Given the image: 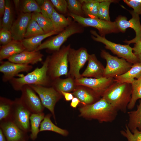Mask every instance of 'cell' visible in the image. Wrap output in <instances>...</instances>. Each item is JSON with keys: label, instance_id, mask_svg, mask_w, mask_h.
<instances>
[{"label": "cell", "instance_id": "obj_48", "mask_svg": "<svg viewBox=\"0 0 141 141\" xmlns=\"http://www.w3.org/2000/svg\"><path fill=\"white\" fill-rule=\"evenodd\" d=\"M14 3L16 9H17L19 6L20 1L19 0H14L13 1Z\"/></svg>", "mask_w": 141, "mask_h": 141}, {"label": "cell", "instance_id": "obj_44", "mask_svg": "<svg viewBox=\"0 0 141 141\" xmlns=\"http://www.w3.org/2000/svg\"><path fill=\"white\" fill-rule=\"evenodd\" d=\"M61 93L64 96L66 100L67 101L72 100L74 97L73 94L69 92L61 91Z\"/></svg>", "mask_w": 141, "mask_h": 141}, {"label": "cell", "instance_id": "obj_28", "mask_svg": "<svg viewBox=\"0 0 141 141\" xmlns=\"http://www.w3.org/2000/svg\"><path fill=\"white\" fill-rule=\"evenodd\" d=\"M128 119L127 126L131 131L137 129L141 130V100L136 110L128 113Z\"/></svg>", "mask_w": 141, "mask_h": 141}, {"label": "cell", "instance_id": "obj_20", "mask_svg": "<svg viewBox=\"0 0 141 141\" xmlns=\"http://www.w3.org/2000/svg\"><path fill=\"white\" fill-rule=\"evenodd\" d=\"M72 94L84 105L92 104L99 100L101 97L90 88L82 85H77Z\"/></svg>", "mask_w": 141, "mask_h": 141}, {"label": "cell", "instance_id": "obj_41", "mask_svg": "<svg viewBox=\"0 0 141 141\" xmlns=\"http://www.w3.org/2000/svg\"><path fill=\"white\" fill-rule=\"evenodd\" d=\"M50 1L54 6L60 13L66 14L67 12L68 3L65 0H51Z\"/></svg>", "mask_w": 141, "mask_h": 141}, {"label": "cell", "instance_id": "obj_2", "mask_svg": "<svg viewBox=\"0 0 141 141\" xmlns=\"http://www.w3.org/2000/svg\"><path fill=\"white\" fill-rule=\"evenodd\" d=\"M131 84L114 83L102 96L118 111L125 113L131 96Z\"/></svg>", "mask_w": 141, "mask_h": 141}, {"label": "cell", "instance_id": "obj_30", "mask_svg": "<svg viewBox=\"0 0 141 141\" xmlns=\"http://www.w3.org/2000/svg\"><path fill=\"white\" fill-rule=\"evenodd\" d=\"M51 114H49L45 115L42 122L40 127V132L50 131L58 133L63 136L68 134L66 130L62 129L53 124L50 119Z\"/></svg>", "mask_w": 141, "mask_h": 141}, {"label": "cell", "instance_id": "obj_34", "mask_svg": "<svg viewBox=\"0 0 141 141\" xmlns=\"http://www.w3.org/2000/svg\"><path fill=\"white\" fill-rule=\"evenodd\" d=\"M118 1L104 0L99 3L98 13L99 19L110 21L109 9L110 4L111 3H117Z\"/></svg>", "mask_w": 141, "mask_h": 141}, {"label": "cell", "instance_id": "obj_35", "mask_svg": "<svg viewBox=\"0 0 141 141\" xmlns=\"http://www.w3.org/2000/svg\"><path fill=\"white\" fill-rule=\"evenodd\" d=\"M44 34V31L37 22L31 18L27 28L24 38H29Z\"/></svg>", "mask_w": 141, "mask_h": 141}, {"label": "cell", "instance_id": "obj_33", "mask_svg": "<svg viewBox=\"0 0 141 141\" xmlns=\"http://www.w3.org/2000/svg\"><path fill=\"white\" fill-rule=\"evenodd\" d=\"M5 9L3 16L1 28L10 30L13 22L12 8L9 0H5Z\"/></svg>", "mask_w": 141, "mask_h": 141}, {"label": "cell", "instance_id": "obj_42", "mask_svg": "<svg viewBox=\"0 0 141 141\" xmlns=\"http://www.w3.org/2000/svg\"><path fill=\"white\" fill-rule=\"evenodd\" d=\"M124 2L138 15H141V1H140L124 0Z\"/></svg>", "mask_w": 141, "mask_h": 141}, {"label": "cell", "instance_id": "obj_9", "mask_svg": "<svg viewBox=\"0 0 141 141\" xmlns=\"http://www.w3.org/2000/svg\"><path fill=\"white\" fill-rule=\"evenodd\" d=\"M89 55L85 48L82 47L77 50L70 48L68 56L69 64L68 77L77 79L83 77L80 71L88 61Z\"/></svg>", "mask_w": 141, "mask_h": 141}, {"label": "cell", "instance_id": "obj_1", "mask_svg": "<svg viewBox=\"0 0 141 141\" xmlns=\"http://www.w3.org/2000/svg\"><path fill=\"white\" fill-rule=\"evenodd\" d=\"M79 110L81 116L101 122H112L116 118L118 111L102 97L92 104L84 105Z\"/></svg>", "mask_w": 141, "mask_h": 141}, {"label": "cell", "instance_id": "obj_23", "mask_svg": "<svg viewBox=\"0 0 141 141\" xmlns=\"http://www.w3.org/2000/svg\"><path fill=\"white\" fill-rule=\"evenodd\" d=\"M74 79L70 77L64 79L60 78L52 81L51 86L60 93L61 91L68 92L73 91L77 86Z\"/></svg>", "mask_w": 141, "mask_h": 141}, {"label": "cell", "instance_id": "obj_7", "mask_svg": "<svg viewBox=\"0 0 141 141\" xmlns=\"http://www.w3.org/2000/svg\"><path fill=\"white\" fill-rule=\"evenodd\" d=\"M100 56L106 62L103 77L114 78L128 71L133 65L123 58L112 55L104 49L101 50Z\"/></svg>", "mask_w": 141, "mask_h": 141}, {"label": "cell", "instance_id": "obj_24", "mask_svg": "<svg viewBox=\"0 0 141 141\" xmlns=\"http://www.w3.org/2000/svg\"><path fill=\"white\" fill-rule=\"evenodd\" d=\"M51 20L53 26L54 31L59 33L63 31L72 23V19L67 17L58 13L54 9Z\"/></svg>", "mask_w": 141, "mask_h": 141}, {"label": "cell", "instance_id": "obj_29", "mask_svg": "<svg viewBox=\"0 0 141 141\" xmlns=\"http://www.w3.org/2000/svg\"><path fill=\"white\" fill-rule=\"evenodd\" d=\"M13 101L9 98L0 97V121L11 120Z\"/></svg>", "mask_w": 141, "mask_h": 141}, {"label": "cell", "instance_id": "obj_22", "mask_svg": "<svg viewBox=\"0 0 141 141\" xmlns=\"http://www.w3.org/2000/svg\"><path fill=\"white\" fill-rule=\"evenodd\" d=\"M141 76V63L133 64L131 68L127 72L114 77L115 82L120 83L131 84L136 79Z\"/></svg>", "mask_w": 141, "mask_h": 141}, {"label": "cell", "instance_id": "obj_31", "mask_svg": "<svg viewBox=\"0 0 141 141\" xmlns=\"http://www.w3.org/2000/svg\"><path fill=\"white\" fill-rule=\"evenodd\" d=\"M32 18L37 22L45 34L54 31L51 19L45 17L41 13H32Z\"/></svg>", "mask_w": 141, "mask_h": 141}, {"label": "cell", "instance_id": "obj_10", "mask_svg": "<svg viewBox=\"0 0 141 141\" xmlns=\"http://www.w3.org/2000/svg\"><path fill=\"white\" fill-rule=\"evenodd\" d=\"M38 94L45 107L51 113L54 119V107L61 97V94L52 86L46 87L36 85H28Z\"/></svg>", "mask_w": 141, "mask_h": 141}, {"label": "cell", "instance_id": "obj_49", "mask_svg": "<svg viewBox=\"0 0 141 141\" xmlns=\"http://www.w3.org/2000/svg\"><path fill=\"white\" fill-rule=\"evenodd\" d=\"M36 1L40 7L43 5L44 2V0H36Z\"/></svg>", "mask_w": 141, "mask_h": 141}, {"label": "cell", "instance_id": "obj_37", "mask_svg": "<svg viewBox=\"0 0 141 141\" xmlns=\"http://www.w3.org/2000/svg\"><path fill=\"white\" fill-rule=\"evenodd\" d=\"M120 132L127 141H141V130L136 129L131 131L127 125L125 128Z\"/></svg>", "mask_w": 141, "mask_h": 141}, {"label": "cell", "instance_id": "obj_26", "mask_svg": "<svg viewBox=\"0 0 141 141\" xmlns=\"http://www.w3.org/2000/svg\"><path fill=\"white\" fill-rule=\"evenodd\" d=\"M104 0H81L85 17L98 18V10L100 2Z\"/></svg>", "mask_w": 141, "mask_h": 141}, {"label": "cell", "instance_id": "obj_32", "mask_svg": "<svg viewBox=\"0 0 141 141\" xmlns=\"http://www.w3.org/2000/svg\"><path fill=\"white\" fill-rule=\"evenodd\" d=\"M131 96L127 109L132 110L134 107L137 101L141 99V76L135 79L131 84Z\"/></svg>", "mask_w": 141, "mask_h": 141}, {"label": "cell", "instance_id": "obj_6", "mask_svg": "<svg viewBox=\"0 0 141 141\" xmlns=\"http://www.w3.org/2000/svg\"><path fill=\"white\" fill-rule=\"evenodd\" d=\"M91 37L95 41L101 42L105 45L106 49L109 50L114 54L123 58L128 62L134 64L139 62L138 60L133 52V48L129 44L122 45L112 42L102 37L94 30H91Z\"/></svg>", "mask_w": 141, "mask_h": 141}, {"label": "cell", "instance_id": "obj_18", "mask_svg": "<svg viewBox=\"0 0 141 141\" xmlns=\"http://www.w3.org/2000/svg\"><path fill=\"white\" fill-rule=\"evenodd\" d=\"M43 55L39 51L25 50L11 56L8 59L15 63L27 65L34 64L41 62Z\"/></svg>", "mask_w": 141, "mask_h": 141}, {"label": "cell", "instance_id": "obj_45", "mask_svg": "<svg viewBox=\"0 0 141 141\" xmlns=\"http://www.w3.org/2000/svg\"><path fill=\"white\" fill-rule=\"evenodd\" d=\"M5 0H0V16H3L5 9Z\"/></svg>", "mask_w": 141, "mask_h": 141}, {"label": "cell", "instance_id": "obj_13", "mask_svg": "<svg viewBox=\"0 0 141 141\" xmlns=\"http://www.w3.org/2000/svg\"><path fill=\"white\" fill-rule=\"evenodd\" d=\"M20 98L23 105L32 114L43 112L45 108L38 96L28 85L22 87Z\"/></svg>", "mask_w": 141, "mask_h": 141}, {"label": "cell", "instance_id": "obj_40", "mask_svg": "<svg viewBox=\"0 0 141 141\" xmlns=\"http://www.w3.org/2000/svg\"><path fill=\"white\" fill-rule=\"evenodd\" d=\"M13 40L12 34L10 30L1 28L0 31V42L2 45H5Z\"/></svg>", "mask_w": 141, "mask_h": 141}, {"label": "cell", "instance_id": "obj_50", "mask_svg": "<svg viewBox=\"0 0 141 141\" xmlns=\"http://www.w3.org/2000/svg\"></svg>", "mask_w": 141, "mask_h": 141}, {"label": "cell", "instance_id": "obj_21", "mask_svg": "<svg viewBox=\"0 0 141 141\" xmlns=\"http://www.w3.org/2000/svg\"><path fill=\"white\" fill-rule=\"evenodd\" d=\"M25 50L21 41L13 40L8 43L1 47L0 62Z\"/></svg>", "mask_w": 141, "mask_h": 141}, {"label": "cell", "instance_id": "obj_3", "mask_svg": "<svg viewBox=\"0 0 141 141\" xmlns=\"http://www.w3.org/2000/svg\"><path fill=\"white\" fill-rule=\"evenodd\" d=\"M50 56H48L42 66L37 67L25 75L14 78L9 82L14 90L21 91L26 85H36L46 87L51 86L52 81L47 74L48 66Z\"/></svg>", "mask_w": 141, "mask_h": 141}, {"label": "cell", "instance_id": "obj_15", "mask_svg": "<svg viewBox=\"0 0 141 141\" xmlns=\"http://www.w3.org/2000/svg\"><path fill=\"white\" fill-rule=\"evenodd\" d=\"M0 128L7 141H28L27 133L18 127L11 120L0 121Z\"/></svg>", "mask_w": 141, "mask_h": 141}, {"label": "cell", "instance_id": "obj_36", "mask_svg": "<svg viewBox=\"0 0 141 141\" xmlns=\"http://www.w3.org/2000/svg\"><path fill=\"white\" fill-rule=\"evenodd\" d=\"M68 9L69 13L84 17L82 3L80 0H67Z\"/></svg>", "mask_w": 141, "mask_h": 141}, {"label": "cell", "instance_id": "obj_47", "mask_svg": "<svg viewBox=\"0 0 141 141\" xmlns=\"http://www.w3.org/2000/svg\"><path fill=\"white\" fill-rule=\"evenodd\" d=\"M0 141H7L2 130L0 128Z\"/></svg>", "mask_w": 141, "mask_h": 141}, {"label": "cell", "instance_id": "obj_46", "mask_svg": "<svg viewBox=\"0 0 141 141\" xmlns=\"http://www.w3.org/2000/svg\"><path fill=\"white\" fill-rule=\"evenodd\" d=\"M81 103L79 100L76 97H74L70 104V106L73 108H76L79 103Z\"/></svg>", "mask_w": 141, "mask_h": 141}, {"label": "cell", "instance_id": "obj_12", "mask_svg": "<svg viewBox=\"0 0 141 141\" xmlns=\"http://www.w3.org/2000/svg\"><path fill=\"white\" fill-rule=\"evenodd\" d=\"M32 113L25 107L20 98L13 101L11 120L20 128L28 133L30 132V117Z\"/></svg>", "mask_w": 141, "mask_h": 141}, {"label": "cell", "instance_id": "obj_27", "mask_svg": "<svg viewBox=\"0 0 141 141\" xmlns=\"http://www.w3.org/2000/svg\"><path fill=\"white\" fill-rule=\"evenodd\" d=\"M45 115L43 113H32L30 117L31 133L30 137L32 140H35L40 132L41 123L43 120Z\"/></svg>", "mask_w": 141, "mask_h": 141}, {"label": "cell", "instance_id": "obj_39", "mask_svg": "<svg viewBox=\"0 0 141 141\" xmlns=\"http://www.w3.org/2000/svg\"><path fill=\"white\" fill-rule=\"evenodd\" d=\"M54 7L50 0H44L40 7V13L45 17L51 19L54 9Z\"/></svg>", "mask_w": 141, "mask_h": 141}, {"label": "cell", "instance_id": "obj_14", "mask_svg": "<svg viewBox=\"0 0 141 141\" xmlns=\"http://www.w3.org/2000/svg\"><path fill=\"white\" fill-rule=\"evenodd\" d=\"M77 85H82L90 88L101 97L105 92L115 81L114 78L102 77L100 78L82 77L75 79Z\"/></svg>", "mask_w": 141, "mask_h": 141}, {"label": "cell", "instance_id": "obj_19", "mask_svg": "<svg viewBox=\"0 0 141 141\" xmlns=\"http://www.w3.org/2000/svg\"><path fill=\"white\" fill-rule=\"evenodd\" d=\"M87 66L82 74L83 77L98 78L103 77L105 67L94 54H89Z\"/></svg>", "mask_w": 141, "mask_h": 141}, {"label": "cell", "instance_id": "obj_43", "mask_svg": "<svg viewBox=\"0 0 141 141\" xmlns=\"http://www.w3.org/2000/svg\"><path fill=\"white\" fill-rule=\"evenodd\" d=\"M133 48V52L138 58L139 62L141 63V41L135 43Z\"/></svg>", "mask_w": 141, "mask_h": 141}, {"label": "cell", "instance_id": "obj_17", "mask_svg": "<svg viewBox=\"0 0 141 141\" xmlns=\"http://www.w3.org/2000/svg\"><path fill=\"white\" fill-rule=\"evenodd\" d=\"M32 13H22L13 22L10 31L13 40L21 41L24 38L27 28L32 18Z\"/></svg>", "mask_w": 141, "mask_h": 141}, {"label": "cell", "instance_id": "obj_5", "mask_svg": "<svg viewBox=\"0 0 141 141\" xmlns=\"http://www.w3.org/2000/svg\"><path fill=\"white\" fill-rule=\"evenodd\" d=\"M84 30L83 27L73 20L63 31L42 43L35 51H39L44 49L54 52L58 51L69 37L76 34L82 33Z\"/></svg>", "mask_w": 141, "mask_h": 141}, {"label": "cell", "instance_id": "obj_16", "mask_svg": "<svg viewBox=\"0 0 141 141\" xmlns=\"http://www.w3.org/2000/svg\"><path fill=\"white\" fill-rule=\"evenodd\" d=\"M0 72L2 73V80L4 82L9 81L21 72H29L33 69L32 66L17 64L7 61L0 62Z\"/></svg>", "mask_w": 141, "mask_h": 141}, {"label": "cell", "instance_id": "obj_11", "mask_svg": "<svg viewBox=\"0 0 141 141\" xmlns=\"http://www.w3.org/2000/svg\"><path fill=\"white\" fill-rule=\"evenodd\" d=\"M129 11L132 16L130 19L128 20L126 17L120 15L117 17L115 21L120 32L124 33L126 29L128 28H132L134 31L136 33L135 37L131 40L124 41L129 45L141 41V25L139 15L133 10Z\"/></svg>", "mask_w": 141, "mask_h": 141}, {"label": "cell", "instance_id": "obj_38", "mask_svg": "<svg viewBox=\"0 0 141 141\" xmlns=\"http://www.w3.org/2000/svg\"><path fill=\"white\" fill-rule=\"evenodd\" d=\"M22 10L23 13H31L32 12L41 13L40 7L34 0H24Z\"/></svg>", "mask_w": 141, "mask_h": 141}, {"label": "cell", "instance_id": "obj_25", "mask_svg": "<svg viewBox=\"0 0 141 141\" xmlns=\"http://www.w3.org/2000/svg\"><path fill=\"white\" fill-rule=\"evenodd\" d=\"M58 33L53 31L48 33L40 35L29 38H24L21 41L26 50L29 51H35L45 38Z\"/></svg>", "mask_w": 141, "mask_h": 141}, {"label": "cell", "instance_id": "obj_8", "mask_svg": "<svg viewBox=\"0 0 141 141\" xmlns=\"http://www.w3.org/2000/svg\"><path fill=\"white\" fill-rule=\"evenodd\" d=\"M68 15L73 20L84 27H91L97 29L99 34L105 37L108 34L120 32L115 21H108L99 18H86L68 13Z\"/></svg>", "mask_w": 141, "mask_h": 141}, {"label": "cell", "instance_id": "obj_4", "mask_svg": "<svg viewBox=\"0 0 141 141\" xmlns=\"http://www.w3.org/2000/svg\"><path fill=\"white\" fill-rule=\"evenodd\" d=\"M70 44L63 45L58 51L54 52L48 64L47 74L52 81L63 75L67 77L68 71V56Z\"/></svg>", "mask_w": 141, "mask_h": 141}]
</instances>
